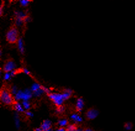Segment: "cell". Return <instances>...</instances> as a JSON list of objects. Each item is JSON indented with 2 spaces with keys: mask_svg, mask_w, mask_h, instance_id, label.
I'll use <instances>...</instances> for the list:
<instances>
[{
  "mask_svg": "<svg viewBox=\"0 0 135 131\" xmlns=\"http://www.w3.org/2000/svg\"><path fill=\"white\" fill-rule=\"evenodd\" d=\"M0 100L6 106H15L17 105V102L12 95L11 88L6 83H3L0 89Z\"/></svg>",
  "mask_w": 135,
  "mask_h": 131,
  "instance_id": "6da1fadb",
  "label": "cell"
},
{
  "mask_svg": "<svg viewBox=\"0 0 135 131\" xmlns=\"http://www.w3.org/2000/svg\"><path fill=\"white\" fill-rule=\"evenodd\" d=\"M19 33L16 24L9 27L6 35V40L9 44H17L19 41Z\"/></svg>",
  "mask_w": 135,
  "mask_h": 131,
  "instance_id": "7a4b0ae2",
  "label": "cell"
},
{
  "mask_svg": "<svg viewBox=\"0 0 135 131\" xmlns=\"http://www.w3.org/2000/svg\"><path fill=\"white\" fill-rule=\"evenodd\" d=\"M16 68V63L13 59L12 58H9V59H7L4 61V64H3L2 67V71L4 73L6 74L8 72H11L13 71L14 69Z\"/></svg>",
  "mask_w": 135,
  "mask_h": 131,
  "instance_id": "3957f363",
  "label": "cell"
},
{
  "mask_svg": "<svg viewBox=\"0 0 135 131\" xmlns=\"http://www.w3.org/2000/svg\"><path fill=\"white\" fill-rule=\"evenodd\" d=\"M65 95H58V94H50L49 95V96L54 103L57 105V107L61 106V105L62 101L64 100V98H65Z\"/></svg>",
  "mask_w": 135,
  "mask_h": 131,
  "instance_id": "277c9868",
  "label": "cell"
},
{
  "mask_svg": "<svg viewBox=\"0 0 135 131\" xmlns=\"http://www.w3.org/2000/svg\"><path fill=\"white\" fill-rule=\"evenodd\" d=\"M98 115V112L95 109L91 108L88 110L85 113V116L86 119L92 120L95 119Z\"/></svg>",
  "mask_w": 135,
  "mask_h": 131,
  "instance_id": "5b68a950",
  "label": "cell"
},
{
  "mask_svg": "<svg viewBox=\"0 0 135 131\" xmlns=\"http://www.w3.org/2000/svg\"><path fill=\"white\" fill-rule=\"evenodd\" d=\"M40 128L43 131H48L49 130H51L52 129L51 122L49 121V120H45L41 123Z\"/></svg>",
  "mask_w": 135,
  "mask_h": 131,
  "instance_id": "8992f818",
  "label": "cell"
},
{
  "mask_svg": "<svg viewBox=\"0 0 135 131\" xmlns=\"http://www.w3.org/2000/svg\"><path fill=\"white\" fill-rule=\"evenodd\" d=\"M84 105V103H83V100L81 98H78L77 102H76V111L78 113H81L82 109H83Z\"/></svg>",
  "mask_w": 135,
  "mask_h": 131,
  "instance_id": "52a82bcc",
  "label": "cell"
},
{
  "mask_svg": "<svg viewBox=\"0 0 135 131\" xmlns=\"http://www.w3.org/2000/svg\"><path fill=\"white\" fill-rule=\"evenodd\" d=\"M78 130V126L76 124H69L66 127V131H77Z\"/></svg>",
  "mask_w": 135,
  "mask_h": 131,
  "instance_id": "ba28073f",
  "label": "cell"
},
{
  "mask_svg": "<svg viewBox=\"0 0 135 131\" xmlns=\"http://www.w3.org/2000/svg\"><path fill=\"white\" fill-rule=\"evenodd\" d=\"M57 124L59 125L60 127H65L69 125V121L67 119H62L61 120V121H58Z\"/></svg>",
  "mask_w": 135,
  "mask_h": 131,
  "instance_id": "9c48e42d",
  "label": "cell"
},
{
  "mask_svg": "<svg viewBox=\"0 0 135 131\" xmlns=\"http://www.w3.org/2000/svg\"><path fill=\"white\" fill-rule=\"evenodd\" d=\"M32 1H28V0H22V1H20V3L22 7H27L28 6L30 3L32 2Z\"/></svg>",
  "mask_w": 135,
  "mask_h": 131,
  "instance_id": "30bf717a",
  "label": "cell"
},
{
  "mask_svg": "<svg viewBox=\"0 0 135 131\" xmlns=\"http://www.w3.org/2000/svg\"><path fill=\"white\" fill-rule=\"evenodd\" d=\"M72 119L75 120V121H78V122H80L81 121V118L78 115H73L72 116Z\"/></svg>",
  "mask_w": 135,
  "mask_h": 131,
  "instance_id": "8fae6325",
  "label": "cell"
},
{
  "mask_svg": "<svg viewBox=\"0 0 135 131\" xmlns=\"http://www.w3.org/2000/svg\"><path fill=\"white\" fill-rule=\"evenodd\" d=\"M3 6H4V1H1V6H0V12H1V16H2L3 14Z\"/></svg>",
  "mask_w": 135,
  "mask_h": 131,
  "instance_id": "7c38bea8",
  "label": "cell"
},
{
  "mask_svg": "<svg viewBox=\"0 0 135 131\" xmlns=\"http://www.w3.org/2000/svg\"><path fill=\"white\" fill-rule=\"evenodd\" d=\"M56 131H66V127H60Z\"/></svg>",
  "mask_w": 135,
  "mask_h": 131,
  "instance_id": "4fadbf2b",
  "label": "cell"
},
{
  "mask_svg": "<svg viewBox=\"0 0 135 131\" xmlns=\"http://www.w3.org/2000/svg\"><path fill=\"white\" fill-rule=\"evenodd\" d=\"M82 131H93L92 129H89V128H84Z\"/></svg>",
  "mask_w": 135,
  "mask_h": 131,
  "instance_id": "5bb4252c",
  "label": "cell"
},
{
  "mask_svg": "<svg viewBox=\"0 0 135 131\" xmlns=\"http://www.w3.org/2000/svg\"><path fill=\"white\" fill-rule=\"evenodd\" d=\"M33 131H43V130L40 127V128H36L35 129H34Z\"/></svg>",
  "mask_w": 135,
  "mask_h": 131,
  "instance_id": "9a60e30c",
  "label": "cell"
},
{
  "mask_svg": "<svg viewBox=\"0 0 135 131\" xmlns=\"http://www.w3.org/2000/svg\"><path fill=\"white\" fill-rule=\"evenodd\" d=\"M48 131H52V129H51V130H49Z\"/></svg>",
  "mask_w": 135,
  "mask_h": 131,
  "instance_id": "2e32d148",
  "label": "cell"
},
{
  "mask_svg": "<svg viewBox=\"0 0 135 131\" xmlns=\"http://www.w3.org/2000/svg\"><path fill=\"white\" fill-rule=\"evenodd\" d=\"M77 131H82V130H79V129H78V130Z\"/></svg>",
  "mask_w": 135,
  "mask_h": 131,
  "instance_id": "e0dca14e",
  "label": "cell"
}]
</instances>
